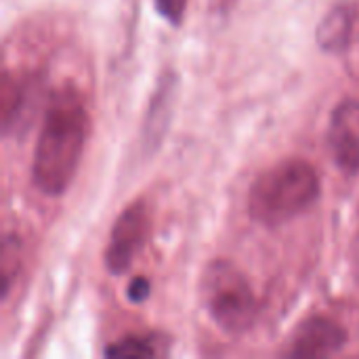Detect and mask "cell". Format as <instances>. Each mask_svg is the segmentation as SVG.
Instances as JSON below:
<instances>
[{
  "instance_id": "cell-8",
  "label": "cell",
  "mask_w": 359,
  "mask_h": 359,
  "mask_svg": "<svg viewBox=\"0 0 359 359\" xmlns=\"http://www.w3.org/2000/svg\"><path fill=\"white\" fill-rule=\"evenodd\" d=\"M32 97H36V86L32 84V80L17 78L11 72H4L0 103H2V126L6 135L13 130L17 133V128L23 126V120L32 107Z\"/></svg>"
},
{
  "instance_id": "cell-9",
  "label": "cell",
  "mask_w": 359,
  "mask_h": 359,
  "mask_svg": "<svg viewBox=\"0 0 359 359\" xmlns=\"http://www.w3.org/2000/svg\"><path fill=\"white\" fill-rule=\"evenodd\" d=\"M168 343L158 334H130L105 349L107 358H158L166 353Z\"/></svg>"
},
{
  "instance_id": "cell-4",
  "label": "cell",
  "mask_w": 359,
  "mask_h": 359,
  "mask_svg": "<svg viewBox=\"0 0 359 359\" xmlns=\"http://www.w3.org/2000/svg\"><path fill=\"white\" fill-rule=\"evenodd\" d=\"M149 231V215L143 202H133L116 219L109 244L105 248V267L111 273H124L141 250Z\"/></svg>"
},
{
  "instance_id": "cell-11",
  "label": "cell",
  "mask_w": 359,
  "mask_h": 359,
  "mask_svg": "<svg viewBox=\"0 0 359 359\" xmlns=\"http://www.w3.org/2000/svg\"><path fill=\"white\" fill-rule=\"evenodd\" d=\"M149 292H151V284H149L147 278H135L128 284V290H126V294H128V299L133 303H143L149 297Z\"/></svg>"
},
{
  "instance_id": "cell-5",
  "label": "cell",
  "mask_w": 359,
  "mask_h": 359,
  "mask_svg": "<svg viewBox=\"0 0 359 359\" xmlns=\"http://www.w3.org/2000/svg\"><path fill=\"white\" fill-rule=\"evenodd\" d=\"M347 330L324 316L305 320L292 334L290 347L286 349L288 358H330L345 349Z\"/></svg>"
},
{
  "instance_id": "cell-3",
  "label": "cell",
  "mask_w": 359,
  "mask_h": 359,
  "mask_svg": "<svg viewBox=\"0 0 359 359\" xmlns=\"http://www.w3.org/2000/svg\"><path fill=\"white\" fill-rule=\"evenodd\" d=\"M202 301L212 322L227 334L252 328L259 305L246 276L229 261H215L202 276Z\"/></svg>"
},
{
  "instance_id": "cell-7",
  "label": "cell",
  "mask_w": 359,
  "mask_h": 359,
  "mask_svg": "<svg viewBox=\"0 0 359 359\" xmlns=\"http://www.w3.org/2000/svg\"><path fill=\"white\" fill-rule=\"evenodd\" d=\"M358 25V8L353 4H337L320 21L316 38L326 53H343L351 46Z\"/></svg>"
},
{
  "instance_id": "cell-2",
  "label": "cell",
  "mask_w": 359,
  "mask_h": 359,
  "mask_svg": "<svg viewBox=\"0 0 359 359\" xmlns=\"http://www.w3.org/2000/svg\"><path fill=\"white\" fill-rule=\"evenodd\" d=\"M320 189L322 183L313 164L301 158L282 160L261 172L250 185L248 212L257 223L278 227L313 206Z\"/></svg>"
},
{
  "instance_id": "cell-10",
  "label": "cell",
  "mask_w": 359,
  "mask_h": 359,
  "mask_svg": "<svg viewBox=\"0 0 359 359\" xmlns=\"http://www.w3.org/2000/svg\"><path fill=\"white\" fill-rule=\"evenodd\" d=\"M187 0H156V11L172 25H179L185 15Z\"/></svg>"
},
{
  "instance_id": "cell-6",
  "label": "cell",
  "mask_w": 359,
  "mask_h": 359,
  "mask_svg": "<svg viewBox=\"0 0 359 359\" xmlns=\"http://www.w3.org/2000/svg\"><path fill=\"white\" fill-rule=\"evenodd\" d=\"M328 145L337 166L347 175L359 172V101L339 103L330 116Z\"/></svg>"
},
{
  "instance_id": "cell-1",
  "label": "cell",
  "mask_w": 359,
  "mask_h": 359,
  "mask_svg": "<svg viewBox=\"0 0 359 359\" xmlns=\"http://www.w3.org/2000/svg\"><path fill=\"white\" fill-rule=\"evenodd\" d=\"M90 130V116L76 86L65 84L50 95L34 149L32 181L50 198L72 185Z\"/></svg>"
}]
</instances>
